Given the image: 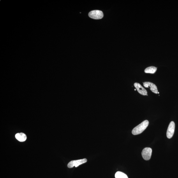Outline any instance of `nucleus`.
I'll use <instances>...</instances> for the list:
<instances>
[{
    "label": "nucleus",
    "mask_w": 178,
    "mask_h": 178,
    "mask_svg": "<svg viewBox=\"0 0 178 178\" xmlns=\"http://www.w3.org/2000/svg\"><path fill=\"white\" fill-rule=\"evenodd\" d=\"M149 124V122L147 120L143 121L133 129L132 131L133 134L137 135L142 133L147 128Z\"/></svg>",
    "instance_id": "obj_1"
},
{
    "label": "nucleus",
    "mask_w": 178,
    "mask_h": 178,
    "mask_svg": "<svg viewBox=\"0 0 178 178\" xmlns=\"http://www.w3.org/2000/svg\"><path fill=\"white\" fill-rule=\"evenodd\" d=\"M90 18L95 20L101 19L103 17V13L102 11L99 10L91 11L89 14Z\"/></svg>",
    "instance_id": "obj_2"
},
{
    "label": "nucleus",
    "mask_w": 178,
    "mask_h": 178,
    "mask_svg": "<svg viewBox=\"0 0 178 178\" xmlns=\"http://www.w3.org/2000/svg\"><path fill=\"white\" fill-rule=\"evenodd\" d=\"M87 159L85 158L80 159V160L72 161L68 164V168H72L74 166L77 167L79 165L87 162Z\"/></svg>",
    "instance_id": "obj_3"
},
{
    "label": "nucleus",
    "mask_w": 178,
    "mask_h": 178,
    "mask_svg": "<svg viewBox=\"0 0 178 178\" xmlns=\"http://www.w3.org/2000/svg\"><path fill=\"white\" fill-rule=\"evenodd\" d=\"M152 150L151 148L146 147L143 149L142 154L143 158L145 160H149L151 158Z\"/></svg>",
    "instance_id": "obj_4"
},
{
    "label": "nucleus",
    "mask_w": 178,
    "mask_h": 178,
    "mask_svg": "<svg viewBox=\"0 0 178 178\" xmlns=\"http://www.w3.org/2000/svg\"><path fill=\"white\" fill-rule=\"evenodd\" d=\"M175 125V122L172 121L170 122L167 129V136L168 138H171L174 135Z\"/></svg>",
    "instance_id": "obj_5"
},
{
    "label": "nucleus",
    "mask_w": 178,
    "mask_h": 178,
    "mask_svg": "<svg viewBox=\"0 0 178 178\" xmlns=\"http://www.w3.org/2000/svg\"><path fill=\"white\" fill-rule=\"evenodd\" d=\"M144 85L145 87L150 88V89L153 93H158V88L153 83L150 82H145L144 83Z\"/></svg>",
    "instance_id": "obj_6"
},
{
    "label": "nucleus",
    "mask_w": 178,
    "mask_h": 178,
    "mask_svg": "<svg viewBox=\"0 0 178 178\" xmlns=\"http://www.w3.org/2000/svg\"><path fill=\"white\" fill-rule=\"evenodd\" d=\"M134 85L136 89L140 94L143 95H147V91L139 83H136L134 84Z\"/></svg>",
    "instance_id": "obj_7"
},
{
    "label": "nucleus",
    "mask_w": 178,
    "mask_h": 178,
    "mask_svg": "<svg viewBox=\"0 0 178 178\" xmlns=\"http://www.w3.org/2000/svg\"><path fill=\"white\" fill-rule=\"evenodd\" d=\"M15 137L20 142H23L26 140L27 136L25 134L21 133H18L15 135Z\"/></svg>",
    "instance_id": "obj_8"
},
{
    "label": "nucleus",
    "mask_w": 178,
    "mask_h": 178,
    "mask_svg": "<svg viewBox=\"0 0 178 178\" xmlns=\"http://www.w3.org/2000/svg\"><path fill=\"white\" fill-rule=\"evenodd\" d=\"M157 70V68L154 66H150L145 69V72L146 73L154 74Z\"/></svg>",
    "instance_id": "obj_9"
},
{
    "label": "nucleus",
    "mask_w": 178,
    "mask_h": 178,
    "mask_svg": "<svg viewBox=\"0 0 178 178\" xmlns=\"http://www.w3.org/2000/svg\"><path fill=\"white\" fill-rule=\"evenodd\" d=\"M115 178H128L125 174L121 172H117L115 174Z\"/></svg>",
    "instance_id": "obj_10"
},
{
    "label": "nucleus",
    "mask_w": 178,
    "mask_h": 178,
    "mask_svg": "<svg viewBox=\"0 0 178 178\" xmlns=\"http://www.w3.org/2000/svg\"><path fill=\"white\" fill-rule=\"evenodd\" d=\"M136 89H135V91H136Z\"/></svg>",
    "instance_id": "obj_11"
},
{
    "label": "nucleus",
    "mask_w": 178,
    "mask_h": 178,
    "mask_svg": "<svg viewBox=\"0 0 178 178\" xmlns=\"http://www.w3.org/2000/svg\"><path fill=\"white\" fill-rule=\"evenodd\" d=\"M158 94H159V92H158Z\"/></svg>",
    "instance_id": "obj_12"
}]
</instances>
